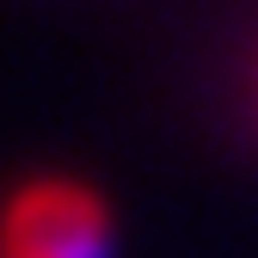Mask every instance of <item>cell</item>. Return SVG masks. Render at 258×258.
<instances>
[{
    "label": "cell",
    "mask_w": 258,
    "mask_h": 258,
    "mask_svg": "<svg viewBox=\"0 0 258 258\" xmlns=\"http://www.w3.org/2000/svg\"><path fill=\"white\" fill-rule=\"evenodd\" d=\"M111 215L74 178H37L7 209V258H105Z\"/></svg>",
    "instance_id": "obj_1"
}]
</instances>
